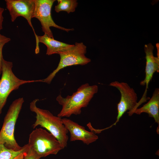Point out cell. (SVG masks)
Instances as JSON below:
<instances>
[{
    "label": "cell",
    "instance_id": "obj_10",
    "mask_svg": "<svg viewBox=\"0 0 159 159\" xmlns=\"http://www.w3.org/2000/svg\"><path fill=\"white\" fill-rule=\"evenodd\" d=\"M144 49L146 59L145 77L144 79L140 82L141 85H145L146 86L145 91L140 100L144 102L150 99L146 97L149 83L152 80L154 73L155 72H159V57L154 56L153 46L151 43H149L145 45Z\"/></svg>",
    "mask_w": 159,
    "mask_h": 159
},
{
    "label": "cell",
    "instance_id": "obj_6",
    "mask_svg": "<svg viewBox=\"0 0 159 159\" xmlns=\"http://www.w3.org/2000/svg\"><path fill=\"white\" fill-rule=\"evenodd\" d=\"M13 63L3 59L1 77L0 79V115L8 97L13 90H17L21 85L34 82H42V80H24L18 78L12 71Z\"/></svg>",
    "mask_w": 159,
    "mask_h": 159
},
{
    "label": "cell",
    "instance_id": "obj_5",
    "mask_svg": "<svg viewBox=\"0 0 159 159\" xmlns=\"http://www.w3.org/2000/svg\"><path fill=\"white\" fill-rule=\"evenodd\" d=\"M28 144L40 158L51 154L56 155L63 149L52 134L41 128H36L30 133Z\"/></svg>",
    "mask_w": 159,
    "mask_h": 159
},
{
    "label": "cell",
    "instance_id": "obj_9",
    "mask_svg": "<svg viewBox=\"0 0 159 159\" xmlns=\"http://www.w3.org/2000/svg\"><path fill=\"white\" fill-rule=\"evenodd\" d=\"M35 7L33 18L37 19L40 22L42 31L44 34L54 38L50 29L51 27L68 32L73 29H67L57 24L54 21L51 16L52 7L55 0H34Z\"/></svg>",
    "mask_w": 159,
    "mask_h": 159
},
{
    "label": "cell",
    "instance_id": "obj_14",
    "mask_svg": "<svg viewBox=\"0 0 159 159\" xmlns=\"http://www.w3.org/2000/svg\"><path fill=\"white\" fill-rule=\"evenodd\" d=\"M29 148L28 144L23 146L21 150L15 151L8 148L4 144H0V159H14L21 153L26 152Z\"/></svg>",
    "mask_w": 159,
    "mask_h": 159
},
{
    "label": "cell",
    "instance_id": "obj_4",
    "mask_svg": "<svg viewBox=\"0 0 159 159\" xmlns=\"http://www.w3.org/2000/svg\"><path fill=\"white\" fill-rule=\"evenodd\" d=\"M87 47L82 42H76L68 48L59 52V62L57 68L46 78L42 80V82L50 84L56 74L61 69L73 65H84L87 64L91 60L87 57Z\"/></svg>",
    "mask_w": 159,
    "mask_h": 159
},
{
    "label": "cell",
    "instance_id": "obj_11",
    "mask_svg": "<svg viewBox=\"0 0 159 159\" xmlns=\"http://www.w3.org/2000/svg\"><path fill=\"white\" fill-rule=\"evenodd\" d=\"M65 127L70 134L71 141L80 140L88 145L96 141L98 137L93 132H89L77 123L66 118H62Z\"/></svg>",
    "mask_w": 159,
    "mask_h": 159
},
{
    "label": "cell",
    "instance_id": "obj_17",
    "mask_svg": "<svg viewBox=\"0 0 159 159\" xmlns=\"http://www.w3.org/2000/svg\"><path fill=\"white\" fill-rule=\"evenodd\" d=\"M40 158L29 146L28 149L24 154V159H40Z\"/></svg>",
    "mask_w": 159,
    "mask_h": 159
},
{
    "label": "cell",
    "instance_id": "obj_19",
    "mask_svg": "<svg viewBox=\"0 0 159 159\" xmlns=\"http://www.w3.org/2000/svg\"><path fill=\"white\" fill-rule=\"evenodd\" d=\"M26 152L21 154L14 159H24V155Z\"/></svg>",
    "mask_w": 159,
    "mask_h": 159
},
{
    "label": "cell",
    "instance_id": "obj_16",
    "mask_svg": "<svg viewBox=\"0 0 159 159\" xmlns=\"http://www.w3.org/2000/svg\"><path fill=\"white\" fill-rule=\"evenodd\" d=\"M11 40L10 38L0 34V75L2 73V62L3 58L2 49L4 45Z\"/></svg>",
    "mask_w": 159,
    "mask_h": 159
},
{
    "label": "cell",
    "instance_id": "obj_1",
    "mask_svg": "<svg viewBox=\"0 0 159 159\" xmlns=\"http://www.w3.org/2000/svg\"><path fill=\"white\" fill-rule=\"evenodd\" d=\"M98 91L97 85H90L86 83L82 85L71 95L64 98L59 95L56 100L62 105V109L57 116L62 118L69 117L72 115H80L81 109L87 106Z\"/></svg>",
    "mask_w": 159,
    "mask_h": 159
},
{
    "label": "cell",
    "instance_id": "obj_12",
    "mask_svg": "<svg viewBox=\"0 0 159 159\" xmlns=\"http://www.w3.org/2000/svg\"><path fill=\"white\" fill-rule=\"evenodd\" d=\"M143 113L148 114L149 116L154 118L155 122L159 124V89L154 90L151 97L148 102L140 108H137L133 114L140 115Z\"/></svg>",
    "mask_w": 159,
    "mask_h": 159
},
{
    "label": "cell",
    "instance_id": "obj_15",
    "mask_svg": "<svg viewBox=\"0 0 159 159\" xmlns=\"http://www.w3.org/2000/svg\"><path fill=\"white\" fill-rule=\"evenodd\" d=\"M58 4L55 6L57 13L61 11H66L69 14L75 11L78 3L76 0H58Z\"/></svg>",
    "mask_w": 159,
    "mask_h": 159
},
{
    "label": "cell",
    "instance_id": "obj_18",
    "mask_svg": "<svg viewBox=\"0 0 159 159\" xmlns=\"http://www.w3.org/2000/svg\"><path fill=\"white\" fill-rule=\"evenodd\" d=\"M4 9L0 6V31L2 29V23L4 20L3 14Z\"/></svg>",
    "mask_w": 159,
    "mask_h": 159
},
{
    "label": "cell",
    "instance_id": "obj_3",
    "mask_svg": "<svg viewBox=\"0 0 159 159\" xmlns=\"http://www.w3.org/2000/svg\"><path fill=\"white\" fill-rule=\"evenodd\" d=\"M24 102L23 98L20 97L12 102L4 118L0 131V144L15 151H19L23 148L17 143L14 134L16 123Z\"/></svg>",
    "mask_w": 159,
    "mask_h": 159
},
{
    "label": "cell",
    "instance_id": "obj_8",
    "mask_svg": "<svg viewBox=\"0 0 159 159\" xmlns=\"http://www.w3.org/2000/svg\"><path fill=\"white\" fill-rule=\"evenodd\" d=\"M5 1L11 21L14 22L18 17L22 16L26 19L32 29L36 42L35 53H39V47L38 35L35 32L31 21L35 7L34 0H5Z\"/></svg>",
    "mask_w": 159,
    "mask_h": 159
},
{
    "label": "cell",
    "instance_id": "obj_7",
    "mask_svg": "<svg viewBox=\"0 0 159 159\" xmlns=\"http://www.w3.org/2000/svg\"><path fill=\"white\" fill-rule=\"evenodd\" d=\"M109 85L117 88L121 95L120 102L117 105V114L116 120L110 127L115 125L120 118L127 111L129 116L133 114V112L139 107L137 102L138 97L134 90L126 82L115 81Z\"/></svg>",
    "mask_w": 159,
    "mask_h": 159
},
{
    "label": "cell",
    "instance_id": "obj_13",
    "mask_svg": "<svg viewBox=\"0 0 159 159\" xmlns=\"http://www.w3.org/2000/svg\"><path fill=\"white\" fill-rule=\"evenodd\" d=\"M38 37L39 43H42L46 46V54L48 55L57 54L59 52L70 47L73 45L57 41L44 34L42 36H38Z\"/></svg>",
    "mask_w": 159,
    "mask_h": 159
},
{
    "label": "cell",
    "instance_id": "obj_2",
    "mask_svg": "<svg viewBox=\"0 0 159 159\" xmlns=\"http://www.w3.org/2000/svg\"><path fill=\"white\" fill-rule=\"evenodd\" d=\"M35 99L30 103V110L36 114V120L33 124V128L40 125L47 130L59 142L63 149L67 145L68 131L65 127L61 117L54 115L49 111L38 107L36 103L38 101Z\"/></svg>",
    "mask_w": 159,
    "mask_h": 159
}]
</instances>
